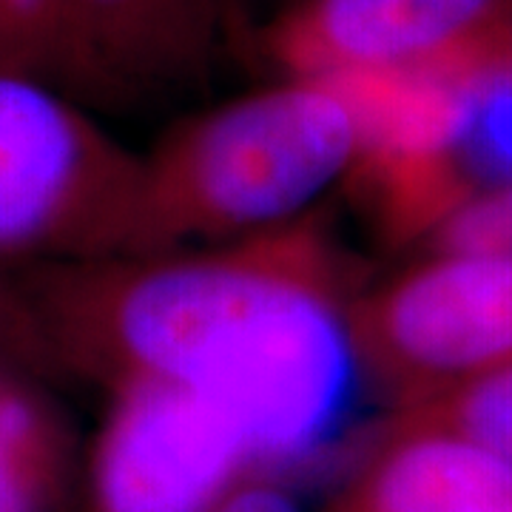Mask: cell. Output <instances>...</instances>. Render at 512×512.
<instances>
[{
    "instance_id": "obj_7",
    "label": "cell",
    "mask_w": 512,
    "mask_h": 512,
    "mask_svg": "<svg viewBox=\"0 0 512 512\" xmlns=\"http://www.w3.org/2000/svg\"><path fill=\"white\" fill-rule=\"evenodd\" d=\"M89 103L202 92L237 49L239 0H66Z\"/></svg>"
},
{
    "instance_id": "obj_1",
    "label": "cell",
    "mask_w": 512,
    "mask_h": 512,
    "mask_svg": "<svg viewBox=\"0 0 512 512\" xmlns=\"http://www.w3.org/2000/svg\"><path fill=\"white\" fill-rule=\"evenodd\" d=\"M15 279L60 373L194 390L237 424L254 467L325 453L365 384L350 336L365 274L322 205L228 242Z\"/></svg>"
},
{
    "instance_id": "obj_4",
    "label": "cell",
    "mask_w": 512,
    "mask_h": 512,
    "mask_svg": "<svg viewBox=\"0 0 512 512\" xmlns=\"http://www.w3.org/2000/svg\"><path fill=\"white\" fill-rule=\"evenodd\" d=\"M367 387L402 407L512 362V251H433L350 311Z\"/></svg>"
},
{
    "instance_id": "obj_10",
    "label": "cell",
    "mask_w": 512,
    "mask_h": 512,
    "mask_svg": "<svg viewBox=\"0 0 512 512\" xmlns=\"http://www.w3.org/2000/svg\"><path fill=\"white\" fill-rule=\"evenodd\" d=\"M458 168L470 197L512 185V43L467 77Z\"/></svg>"
},
{
    "instance_id": "obj_12",
    "label": "cell",
    "mask_w": 512,
    "mask_h": 512,
    "mask_svg": "<svg viewBox=\"0 0 512 512\" xmlns=\"http://www.w3.org/2000/svg\"><path fill=\"white\" fill-rule=\"evenodd\" d=\"M399 419L447 427L512 467V362L402 407Z\"/></svg>"
},
{
    "instance_id": "obj_15",
    "label": "cell",
    "mask_w": 512,
    "mask_h": 512,
    "mask_svg": "<svg viewBox=\"0 0 512 512\" xmlns=\"http://www.w3.org/2000/svg\"><path fill=\"white\" fill-rule=\"evenodd\" d=\"M211 512H305L296 495L268 476H245L222 495Z\"/></svg>"
},
{
    "instance_id": "obj_17",
    "label": "cell",
    "mask_w": 512,
    "mask_h": 512,
    "mask_svg": "<svg viewBox=\"0 0 512 512\" xmlns=\"http://www.w3.org/2000/svg\"><path fill=\"white\" fill-rule=\"evenodd\" d=\"M510 3H512V0H510Z\"/></svg>"
},
{
    "instance_id": "obj_13",
    "label": "cell",
    "mask_w": 512,
    "mask_h": 512,
    "mask_svg": "<svg viewBox=\"0 0 512 512\" xmlns=\"http://www.w3.org/2000/svg\"><path fill=\"white\" fill-rule=\"evenodd\" d=\"M430 239L433 251H512V185L470 197Z\"/></svg>"
},
{
    "instance_id": "obj_16",
    "label": "cell",
    "mask_w": 512,
    "mask_h": 512,
    "mask_svg": "<svg viewBox=\"0 0 512 512\" xmlns=\"http://www.w3.org/2000/svg\"><path fill=\"white\" fill-rule=\"evenodd\" d=\"M0 66H6V69H15V66H12V63H9V60L3 57V52H0ZM26 74H29V72H26Z\"/></svg>"
},
{
    "instance_id": "obj_8",
    "label": "cell",
    "mask_w": 512,
    "mask_h": 512,
    "mask_svg": "<svg viewBox=\"0 0 512 512\" xmlns=\"http://www.w3.org/2000/svg\"><path fill=\"white\" fill-rule=\"evenodd\" d=\"M328 512H512V467L447 427L399 419Z\"/></svg>"
},
{
    "instance_id": "obj_6",
    "label": "cell",
    "mask_w": 512,
    "mask_h": 512,
    "mask_svg": "<svg viewBox=\"0 0 512 512\" xmlns=\"http://www.w3.org/2000/svg\"><path fill=\"white\" fill-rule=\"evenodd\" d=\"M254 467L217 404L165 382L111 387L86 512H211Z\"/></svg>"
},
{
    "instance_id": "obj_9",
    "label": "cell",
    "mask_w": 512,
    "mask_h": 512,
    "mask_svg": "<svg viewBox=\"0 0 512 512\" xmlns=\"http://www.w3.org/2000/svg\"><path fill=\"white\" fill-rule=\"evenodd\" d=\"M15 376L0 370V512H46L60 481V436Z\"/></svg>"
},
{
    "instance_id": "obj_14",
    "label": "cell",
    "mask_w": 512,
    "mask_h": 512,
    "mask_svg": "<svg viewBox=\"0 0 512 512\" xmlns=\"http://www.w3.org/2000/svg\"><path fill=\"white\" fill-rule=\"evenodd\" d=\"M0 370L60 373L18 279L0 268Z\"/></svg>"
},
{
    "instance_id": "obj_11",
    "label": "cell",
    "mask_w": 512,
    "mask_h": 512,
    "mask_svg": "<svg viewBox=\"0 0 512 512\" xmlns=\"http://www.w3.org/2000/svg\"><path fill=\"white\" fill-rule=\"evenodd\" d=\"M0 52L20 72L89 103L66 0H0Z\"/></svg>"
},
{
    "instance_id": "obj_3",
    "label": "cell",
    "mask_w": 512,
    "mask_h": 512,
    "mask_svg": "<svg viewBox=\"0 0 512 512\" xmlns=\"http://www.w3.org/2000/svg\"><path fill=\"white\" fill-rule=\"evenodd\" d=\"M143 157L86 103L0 66V268L131 256Z\"/></svg>"
},
{
    "instance_id": "obj_5",
    "label": "cell",
    "mask_w": 512,
    "mask_h": 512,
    "mask_svg": "<svg viewBox=\"0 0 512 512\" xmlns=\"http://www.w3.org/2000/svg\"><path fill=\"white\" fill-rule=\"evenodd\" d=\"M512 43L510 0H293L259 35L279 77L439 72Z\"/></svg>"
},
{
    "instance_id": "obj_2",
    "label": "cell",
    "mask_w": 512,
    "mask_h": 512,
    "mask_svg": "<svg viewBox=\"0 0 512 512\" xmlns=\"http://www.w3.org/2000/svg\"><path fill=\"white\" fill-rule=\"evenodd\" d=\"M356 111L330 80L279 77L197 111L143 154L134 254L214 245L291 222L348 180Z\"/></svg>"
}]
</instances>
